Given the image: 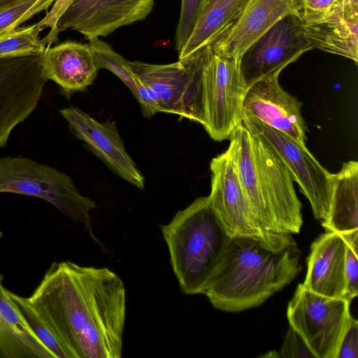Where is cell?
<instances>
[{
    "mask_svg": "<svg viewBox=\"0 0 358 358\" xmlns=\"http://www.w3.org/2000/svg\"><path fill=\"white\" fill-rule=\"evenodd\" d=\"M28 299L74 358L122 357L126 289L109 268L53 262Z\"/></svg>",
    "mask_w": 358,
    "mask_h": 358,
    "instance_id": "6da1fadb",
    "label": "cell"
},
{
    "mask_svg": "<svg viewBox=\"0 0 358 358\" xmlns=\"http://www.w3.org/2000/svg\"><path fill=\"white\" fill-rule=\"evenodd\" d=\"M59 113L71 132L112 172L136 187L144 188V176L126 151L114 122H99L74 106L64 108Z\"/></svg>",
    "mask_w": 358,
    "mask_h": 358,
    "instance_id": "5bb4252c",
    "label": "cell"
},
{
    "mask_svg": "<svg viewBox=\"0 0 358 358\" xmlns=\"http://www.w3.org/2000/svg\"><path fill=\"white\" fill-rule=\"evenodd\" d=\"M0 273V358H55L29 328Z\"/></svg>",
    "mask_w": 358,
    "mask_h": 358,
    "instance_id": "ffe728a7",
    "label": "cell"
},
{
    "mask_svg": "<svg viewBox=\"0 0 358 358\" xmlns=\"http://www.w3.org/2000/svg\"><path fill=\"white\" fill-rule=\"evenodd\" d=\"M206 48L178 62H129L135 76L157 94L161 112L205 123L203 64Z\"/></svg>",
    "mask_w": 358,
    "mask_h": 358,
    "instance_id": "8992f818",
    "label": "cell"
},
{
    "mask_svg": "<svg viewBox=\"0 0 358 358\" xmlns=\"http://www.w3.org/2000/svg\"><path fill=\"white\" fill-rule=\"evenodd\" d=\"M3 236V233L1 231H0V238H1Z\"/></svg>",
    "mask_w": 358,
    "mask_h": 358,
    "instance_id": "e575fe53",
    "label": "cell"
},
{
    "mask_svg": "<svg viewBox=\"0 0 358 358\" xmlns=\"http://www.w3.org/2000/svg\"><path fill=\"white\" fill-rule=\"evenodd\" d=\"M294 0H249L233 26L213 44L216 51L236 60L277 22L293 13Z\"/></svg>",
    "mask_w": 358,
    "mask_h": 358,
    "instance_id": "d6986e66",
    "label": "cell"
},
{
    "mask_svg": "<svg viewBox=\"0 0 358 358\" xmlns=\"http://www.w3.org/2000/svg\"><path fill=\"white\" fill-rule=\"evenodd\" d=\"M204 0H181L180 12L176 27V49L179 52L190 36Z\"/></svg>",
    "mask_w": 358,
    "mask_h": 358,
    "instance_id": "83f0119b",
    "label": "cell"
},
{
    "mask_svg": "<svg viewBox=\"0 0 358 358\" xmlns=\"http://www.w3.org/2000/svg\"><path fill=\"white\" fill-rule=\"evenodd\" d=\"M139 103L143 116L150 117L161 112L156 92L136 78V91L134 95Z\"/></svg>",
    "mask_w": 358,
    "mask_h": 358,
    "instance_id": "1f68e13d",
    "label": "cell"
},
{
    "mask_svg": "<svg viewBox=\"0 0 358 358\" xmlns=\"http://www.w3.org/2000/svg\"><path fill=\"white\" fill-rule=\"evenodd\" d=\"M342 235L346 242L345 260V299L351 302L358 295V230Z\"/></svg>",
    "mask_w": 358,
    "mask_h": 358,
    "instance_id": "4316f807",
    "label": "cell"
},
{
    "mask_svg": "<svg viewBox=\"0 0 358 358\" xmlns=\"http://www.w3.org/2000/svg\"><path fill=\"white\" fill-rule=\"evenodd\" d=\"M55 0H20L0 10V35L15 30L34 15L48 10Z\"/></svg>",
    "mask_w": 358,
    "mask_h": 358,
    "instance_id": "484cf974",
    "label": "cell"
},
{
    "mask_svg": "<svg viewBox=\"0 0 358 358\" xmlns=\"http://www.w3.org/2000/svg\"><path fill=\"white\" fill-rule=\"evenodd\" d=\"M227 149L252 214L266 231L298 234L303 224L301 203L285 164L257 134L241 122Z\"/></svg>",
    "mask_w": 358,
    "mask_h": 358,
    "instance_id": "7a4b0ae2",
    "label": "cell"
},
{
    "mask_svg": "<svg viewBox=\"0 0 358 358\" xmlns=\"http://www.w3.org/2000/svg\"><path fill=\"white\" fill-rule=\"evenodd\" d=\"M358 357V322L352 318L341 341L336 358Z\"/></svg>",
    "mask_w": 358,
    "mask_h": 358,
    "instance_id": "d6a6232c",
    "label": "cell"
},
{
    "mask_svg": "<svg viewBox=\"0 0 358 358\" xmlns=\"http://www.w3.org/2000/svg\"><path fill=\"white\" fill-rule=\"evenodd\" d=\"M154 0H73L57 22V32L71 29L91 41L120 27L142 21Z\"/></svg>",
    "mask_w": 358,
    "mask_h": 358,
    "instance_id": "4fadbf2b",
    "label": "cell"
},
{
    "mask_svg": "<svg viewBox=\"0 0 358 358\" xmlns=\"http://www.w3.org/2000/svg\"><path fill=\"white\" fill-rule=\"evenodd\" d=\"M203 127L216 141L229 139L242 120L243 101L246 89L238 71L237 60L206 48L203 64Z\"/></svg>",
    "mask_w": 358,
    "mask_h": 358,
    "instance_id": "9c48e42d",
    "label": "cell"
},
{
    "mask_svg": "<svg viewBox=\"0 0 358 358\" xmlns=\"http://www.w3.org/2000/svg\"><path fill=\"white\" fill-rule=\"evenodd\" d=\"M92 50L100 69H106L117 76L134 95L136 91V77L130 69L128 61L117 53L112 47L99 38L89 41Z\"/></svg>",
    "mask_w": 358,
    "mask_h": 358,
    "instance_id": "d4e9b609",
    "label": "cell"
},
{
    "mask_svg": "<svg viewBox=\"0 0 358 358\" xmlns=\"http://www.w3.org/2000/svg\"><path fill=\"white\" fill-rule=\"evenodd\" d=\"M337 0H294L293 13L302 24L313 21L325 14Z\"/></svg>",
    "mask_w": 358,
    "mask_h": 358,
    "instance_id": "f1b7e54d",
    "label": "cell"
},
{
    "mask_svg": "<svg viewBox=\"0 0 358 358\" xmlns=\"http://www.w3.org/2000/svg\"><path fill=\"white\" fill-rule=\"evenodd\" d=\"M46 82L40 55L0 59V148L35 110Z\"/></svg>",
    "mask_w": 358,
    "mask_h": 358,
    "instance_id": "7c38bea8",
    "label": "cell"
},
{
    "mask_svg": "<svg viewBox=\"0 0 358 358\" xmlns=\"http://www.w3.org/2000/svg\"><path fill=\"white\" fill-rule=\"evenodd\" d=\"M10 293L27 325L55 358H74L71 350L35 310L28 297Z\"/></svg>",
    "mask_w": 358,
    "mask_h": 358,
    "instance_id": "603a6c76",
    "label": "cell"
},
{
    "mask_svg": "<svg viewBox=\"0 0 358 358\" xmlns=\"http://www.w3.org/2000/svg\"><path fill=\"white\" fill-rule=\"evenodd\" d=\"M37 23L0 35V59L41 55L45 48Z\"/></svg>",
    "mask_w": 358,
    "mask_h": 358,
    "instance_id": "cb8c5ba5",
    "label": "cell"
},
{
    "mask_svg": "<svg viewBox=\"0 0 358 358\" xmlns=\"http://www.w3.org/2000/svg\"><path fill=\"white\" fill-rule=\"evenodd\" d=\"M241 122L248 129L264 138L276 152L293 181L297 182L300 191L308 199L315 218L321 223L326 222L331 205V173L319 163L306 145L285 133L252 116H243Z\"/></svg>",
    "mask_w": 358,
    "mask_h": 358,
    "instance_id": "30bf717a",
    "label": "cell"
},
{
    "mask_svg": "<svg viewBox=\"0 0 358 358\" xmlns=\"http://www.w3.org/2000/svg\"><path fill=\"white\" fill-rule=\"evenodd\" d=\"M346 242L343 235L326 231L310 246L304 287L317 294L345 299Z\"/></svg>",
    "mask_w": 358,
    "mask_h": 358,
    "instance_id": "ac0fdd59",
    "label": "cell"
},
{
    "mask_svg": "<svg viewBox=\"0 0 358 358\" xmlns=\"http://www.w3.org/2000/svg\"><path fill=\"white\" fill-rule=\"evenodd\" d=\"M14 193L42 199L94 236L90 213L95 202L82 195L71 178L47 164L18 157H0V194Z\"/></svg>",
    "mask_w": 358,
    "mask_h": 358,
    "instance_id": "5b68a950",
    "label": "cell"
},
{
    "mask_svg": "<svg viewBox=\"0 0 358 358\" xmlns=\"http://www.w3.org/2000/svg\"><path fill=\"white\" fill-rule=\"evenodd\" d=\"M160 228L182 292L203 294L231 238L208 196L197 198Z\"/></svg>",
    "mask_w": 358,
    "mask_h": 358,
    "instance_id": "277c9868",
    "label": "cell"
},
{
    "mask_svg": "<svg viewBox=\"0 0 358 358\" xmlns=\"http://www.w3.org/2000/svg\"><path fill=\"white\" fill-rule=\"evenodd\" d=\"M297 246L273 251L249 238H230L203 294L217 309L238 313L260 306L300 273Z\"/></svg>",
    "mask_w": 358,
    "mask_h": 358,
    "instance_id": "3957f363",
    "label": "cell"
},
{
    "mask_svg": "<svg viewBox=\"0 0 358 358\" xmlns=\"http://www.w3.org/2000/svg\"><path fill=\"white\" fill-rule=\"evenodd\" d=\"M249 0H204L194 28L179 59L213 44L238 19Z\"/></svg>",
    "mask_w": 358,
    "mask_h": 358,
    "instance_id": "44dd1931",
    "label": "cell"
},
{
    "mask_svg": "<svg viewBox=\"0 0 358 358\" xmlns=\"http://www.w3.org/2000/svg\"><path fill=\"white\" fill-rule=\"evenodd\" d=\"M20 0H0V10L10 6Z\"/></svg>",
    "mask_w": 358,
    "mask_h": 358,
    "instance_id": "836d02e7",
    "label": "cell"
},
{
    "mask_svg": "<svg viewBox=\"0 0 358 358\" xmlns=\"http://www.w3.org/2000/svg\"><path fill=\"white\" fill-rule=\"evenodd\" d=\"M331 199L328 219L322 227L341 234L358 230V162L350 160L331 173Z\"/></svg>",
    "mask_w": 358,
    "mask_h": 358,
    "instance_id": "7402d4cb",
    "label": "cell"
},
{
    "mask_svg": "<svg viewBox=\"0 0 358 358\" xmlns=\"http://www.w3.org/2000/svg\"><path fill=\"white\" fill-rule=\"evenodd\" d=\"M72 1L73 0H55L50 10L40 22H37L38 26L43 30L45 28H50L49 33L41 39L42 43L45 47H50L51 45L58 41V20Z\"/></svg>",
    "mask_w": 358,
    "mask_h": 358,
    "instance_id": "f546056e",
    "label": "cell"
},
{
    "mask_svg": "<svg viewBox=\"0 0 358 358\" xmlns=\"http://www.w3.org/2000/svg\"><path fill=\"white\" fill-rule=\"evenodd\" d=\"M210 169L211 189L208 198L231 238H252L275 252L297 246L291 234L268 231L258 223L227 150L212 159Z\"/></svg>",
    "mask_w": 358,
    "mask_h": 358,
    "instance_id": "52a82bcc",
    "label": "cell"
},
{
    "mask_svg": "<svg viewBox=\"0 0 358 358\" xmlns=\"http://www.w3.org/2000/svg\"><path fill=\"white\" fill-rule=\"evenodd\" d=\"M350 301L321 295L298 285L289 302V327L303 339L315 358H336L342 338L353 318Z\"/></svg>",
    "mask_w": 358,
    "mask_h": 358,
    "instance_id": "ba28073f",
    "label": "cell"
},
{
    "mask_svg": "<svg viewBox=\"0 0 358 358\" xmlns=\"http://www.w3.org/2000/svg\"><path fill=\"white\" fill-rule=\"evenodd\" d=\"M40 62L47 80L57 83L67 97L85 92L100 70L88 44L71 41L45 47Z\"/></svg>",
    "mask_w": 358,
    "mask_h": 358,
    "instance_id": "e0dca14e",
    "label": "cell"
},
{
    "mask_svg": "<svg viewBox=\"0 0 358 358\" xmlns=\"http://www.w3.org/2000/svg\"><path fill=\"white\" fill-rule=\"evenodd\" d=\"M278 357L315 358L302 337L291 327L285 336Z\"/></svg>",
    "mask_w": 358,
    "mask_h": 358,
    "instance_id": "4dcf8cb0",
    "label": "cell"
},
{
    "mask_svg": "<svg viewBox=\"0 0 358 358\" xmlns=\"http://www.w3.org/2000/svg\"><path fill=\"white\" fill-rule=\"evenodd\" d=\"M312 49L300 20L292 13L287 15L241 55L237 64L241 83L247 90L263 78L280 73L287 65Z\"/></svg>",
    "mask_w": 358,
    "mask_h": 358,
    "instance_id": "8fae6325",
    "label": "cell"
},
{
    "mask_svg": "<svg viewBox=\"0 0 358 358\" xmlns=\"http://www.w3.org/2000/svg\"><path fill=\"white\" fill-rule=\"evenodd\" d=\"M312 48L358 62V0H337L322 16L302 24Z\"/></svg>",
    "mask_w": 358,
    "mask_h": 358,
    "instance_id": "2e32d148",
    "label": "cell"
},
{
    "mask_svg": "<svg viewBox=\"0 0 358 358\" xmlns=\"http://www.w3.org/2000/svg\"><path fill=\"white\" fill-rule=\"evenodd\" d=\"M279 75L263 78L246 90L242 118L252 116L306 145L307 129L301 113L302 103L281 87Z\"/></svg>",
    "mask_w": 358,
    "mask_h": 358,
    "instance_id": "9a60e30c",
    "label": "cell"
}]
</instances>
